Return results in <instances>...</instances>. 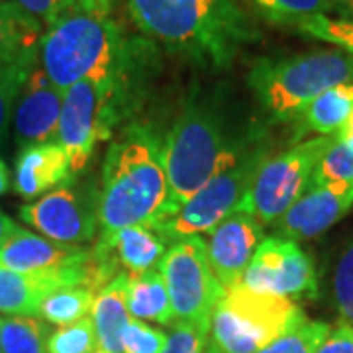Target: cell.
<instances>
[{
	"label": "cell",
	"instance_id": "cell-1",
	"mask_svg": "<svg viewBox=\"0 0 353 353\" xmlns=\"http://www.w3.org/2000/svg\"><path fill=\"white\" fill-rule=\"evenodd\" d=\"M138 30L167 53L222 71L259 38L238 0H126Z\"/></svg>",
	"mask_w": 353,
	"mask_h": 353
},
{
	"label": "cell",
	"instance_id": "cell-2",
	"mask_svg": "<svg viewBox=\"0 0 353 353\" xmlns=\"http://www.w3.org/2000/svg\"><path fill=\"white\" fill-rule=\"evenodd\" d=\"M167 192L163 141L150 124H130L104 157L99 194L101 236L128 226L159 224Z\"/></svg>",
	"mask_w": 353,
	"mask_h": 353
},
{
	"label": "cell",
	"instance_id": "cell-3",
	"mask_svg": "<svg viewBox=\"0 0 353 353\" xmlns=\"http://www.w3.org/2000/svg\"><path fill=\"white\" fill-rule=\"evenodd\" d=\"M134 63V43L112 16L67 12L39 39V67L63 92L81 81L112 75Z\"/></svg>",
	"mask_w": 353,
	"mask_h": 353
},
{
	"label": "cell",
	"instance_id": "cell-4",
	"mask_svg": "<svg viewBox=\"0 0 353 353\" xmlns=\"http://www.w3.org/2000/svg\"><path fill=\"white\" fill-rule=\"evenodd\" d=\"M243 148L230 143L212 110L192 102L176 116L163 139L167 202L161 222L175 216L220 171L240 159Z\"/></svg>",
	"mask_w": 353,
	"mask_h": 353
},
{
	"label": "cell",
	"instance_id": "cell-5",
	"mask_svg": "<svg viewBox=\"0 0 353 353\" xmlns=\"http://www.w3.org/2000/svg\"><path fill=\"white\" fill-rule=\"evenodd\" d=\"M353 83V55L341 50L310 51L255 61L248 85L271 122H294L324 90Z\"/></svg>",
	"mask_w": 353,
	"mask_h": 353
},
{
	"label": "cell",
	"instance_id": "cell-6",
	"mask_svg": "<svg viewBox=\"0 0 353 353\" xmlns=\"http://www.w3.org/2000/svg\"><path fill=\"white\" fill-rule=\"evenodd\" d=\"M306 320L296 301L257 294L238 285L216 304L206 353H257Z\"/></svg>",
	"mask_w": 353,
	"mask_h": 353
},
{
	"label": "cell",
	"instance_id": "cell-7",
	"mask_svg": "<svg viewBox=\"0 0 353 353\" xmlns=\"http://www.w3.org/2000/svg\"><path fill=\"white\" fill-rule=\"evenodd\" d=\"M134 65L112 75L81 81L63 92L57 143L67 153L75 175L87 167L97 145L110 138L118 124L126 106Z\"/></svg>",
	"mask_w": 353,
	"mask_h": 353
},
{
	"label": "cell",
	"instance_id": "cell-8",
	"mask_svg": "<svg viewBox=\"0 0 353 353\" xmlns=\"http://www.w3.org/2000/svg\"><path fill=\"white\" fill-rule=\"evenodd\" d=\"M332 141L334 136L303 139L265 159L238 212L253 216L261 226L277 224L279 218L310 189L316 163Z\"/></svg>",
	"mask_w": 353,
	"mask_h": 353
},
{
	"label": "cell",
	"instance_id": "cell-9",
	"mask_svg": "<svg viewBox=\"0 0 353 353\" xmlns=\"http://www.w3.org/2000/svg\"><path fill=\"white\" fill-rule=\"evenodd\" d=\"M267 159L263 145L245 150L240 159L214 175L175 216L155 224L153 230L165 241H181L210 234L222 220L238 212L259 167Z\"/></svg>",
	"mask_w": 353,
	"mask_h": 353
},
{
	"label": "cell",
	"instance_id": "cell-10",
	"mask_svg": "<svg viewBox=\"0 0 353 353\" xmlns=\"http://www.w3.org/2000/svg\"><path fill=\"white\" fill-rule=\"evenodd\" d=\"M157 269L169 292L175 322L210 326L216 304L226 290L212 273L204 238L192 236L175 241Z\"/></svg>",
	"mask_w": 353,
	"mask_h": 353
},
{
	"label": "cell",
	"instance_id": "cell-11",
	"mask_svg": "<svg viewBox=\"0 0 353 353\" xmlns=\"http://www.w3.org/2000/svg\"><path fill=\"white\" fill-rule=\"evenodd\" d=\"M243 289L296 301L318 296V275L312 257L301 243L277 236L263 238L240 283Z\"/></svg>",
	"mask_w": 353,
	"mask_h": 353
},
{
	"label": "cell",
	"instance_id": "cell-12",
	"mask_svg": "<svg viewBox=\"0 0 353 353\" xmlns=\"http://www.w3.org/2000/svg\"><path fill=\"white\" fill-rule=\"evenodd\" d=\"M18 216L48 240L81 245L97 236L99 201L73 185H65L24 204Z\"/></svg>",
	"mask_w": 353,
	"mask_h": 353
},
{
	"label": "cell",
	"instance_id": "cell-13",
	"mask_svg": "<svg viewBox=\"0 0 353 353\" xmlns=\"http://www.w3.org/2000/svg\"><path fill=\"white\" fill-rule=\"evenodd\" d=\"M65 287L102 289L92 255L85 265L59 273H16L0 267V314L38 316L41 301L53 290Z\"/></svg>",
	"mask_w": 353,
	"mask_h": 353
},
{
	"label": "cell",
	"instance_id": "cell-14",
	"mask_svg": "<svg viewBox=\"0 0 353 353\" xmlns=\"http://www.w3.org/2000/svg\"><path fill=\"white\" fill-rule=\"evenodd\" d=\"M61 106L63 90L51 85L38 61L14 108L12 128L18 150L57 141Z\"/></svg>",
	"mask_w": 353,
	"mask_h": 353
},
{
	"label": "cell",
	"instance_id": "cell-15",
	"mask_svg": "<svg viewBox=\"0 0 353 353\" xmlns=\"http://www.w3.org/2000/svg\"><path fill=\"white\" fill-rule=\"evenodd\" d=\"M206 253L216 281L224 290L236 289L263 241V226L245 212H234L208 234Z\"/></svg>",
	"mask_w": 353,
	"mask_h": 353
},
{
	"label": "cell",
	"instance_id": "cell-16",
	"mask_svg": "<svg viewBox=\"0 0 353 353\" xmlns=\"http://www.w3.org/2000/svg\"><path fill=\"white\" fill-rule=\"evenodd\" d=\"M353 183L310 187L279 218L277 238L292 241L312 240L328 232L352 210Z\"/></svg>",
	"mask_w": 353,
	"mask_h": 353
},
{
	"label": "cell",
	"instance_id": "cell-17",
	"mask_svg": "<svg viewBox=\"0 0 353 353\" xmlns=\"http://www.w3.org/2000/svg\"><path fill=\"white\" fill-rule=\"evenodd\" d=\"M90 259V250L48 240L26 228L16 232L0 250V267L16 273H59Z\"/></svg>",
	"mask_w": 353,
	"mask_h": 353
},
{
	"label": "cell",
	"instance_id": "cell-18",
	"mask_svg": "<svg viewBox=\"0 0 353 353\" xmlns=\"http://www.w3.org/2000/svg\"><path fill=\"white\" fill-rule=\"evenodd\" d=\"M73 179L71 161L57 141L30 145L18 152L14 165V192L24 201H34L51 190L71 185Z\"/></svg>",
	"mask_w": 353,
	"mask_h": 353
},
{
	"label": "cell",
	"instance_id": "cell-19",
	"mask_svg": "<svg viewBox=\"0 0 353 353\" xmlns=\"http://www.w3.org/2000/svg\"><path fill=\"white\" fill-rule=\"evenodd\" d=\"M167 241L148 226H128L112 234L99 236L92 252L108 257L118 269H124L130 277H138L157 269L163 259Z\"/></svg>",
	"mask_w": 353,
	"mask_h": 353
},
{
	"label": "cell",
	"instance_id": "cell-20",
	"mask_svg": "<svg viewBox=\"0 0 353 353\" xmlns=\"http://www.w3.org/2000/svg\"><path fill=\"white\" fill-rule=\"evenodd\" d=\"M126 283L128 273H120L94 296L90 320L94 324L99 352L124 353L122 334L132 320L126 304Z\"/></svg>",
	"mask_w": 353,
	"mask_h": 353
},
{
	"label": "cell",
	"instance_id": "cell-21",
	"mask_svg": "<svg viewBox=\"0 0 353 353\" xmlns=\"http://www.w3.org/2000/svg\"><path fill=\"white\" fill-rule=\"evenodd\" d=\"M353 112V83H341L316 97L303 112L299 114L296 136H336Z\"/></svg>",
	"mask_w": 353,
	"mask_h": 353
},
{
	"label": "cell",
	"instance_id": "cell-22",
	"mask_svg": "<svg viewBox=\"0 0 353 353\" xmlns=\"http://www.w3.org/2000/svg\"><path fill=\"white\" fill-rule=\"evenodd\" d=\"M126 304L130 316L141 322L150 320L161 326H171L175 322L171 299L159 269L148 271L138 277L128 275Z\"/></svg>",
	"mask_w": 353,
	"mask_h": 353
},
{
	"label": "cell",
	"instance_id": "cell-23",
	"mask_svg": "<svg viewBox=\"0 0 353 353\" xmlns=\"http://www.w3.org/2000/svg\"><path fill=\"white\" fill-rule=\"evenodd\" d=\"M43 26L10 2H0V67L39 51Z\"/></svg>",
	"mask_w": 353,
	"mask_h": 353
},
{
	"label": "cell",
	"instance_id": "cell-24",
	"mask_svg": "<svg viewBox=\"0 0 353 353\" xmlns=\"http://www.w3.org/2000/svg\"><path fill=\"white\" fill-rule=\"evenodd\" d=\"M97 290L88 287H65L48 294L38 308V316L57 328L85 320L92 312Z\"/></svg>",
	"mask_w": 353,
	"mask_h": 353
},
{
	"label": "cell",
	"instance_id": "cell-25",
	"mask_svg": "<svg viewBox=\"0 0 353 353\" xmlns=\"http://www.w3.org/2000/svg\"><path fill=\"white\" fill-rule=\"evenodd\" d=\"M50 326L36 316H2L0 320V352L48 353L46 343Z\"/></svg>",
	"mask_w": 353,
	"mask_h": 353
},
{
	"label": "cell",
	"instance_id": "cell-26",
	"mask_svg": "<svg viewBox=\"0 0 353 353\" xmlns=\"http://www.w3.org/2000/svg\"><path fill=\"white\" fill-rule=\"evenodd\" d=\"M39 61V51L28 53L14 63L0 67V150L8 136V128L12 126V116L16 102L24 88L28 77L36 69Z\"/></svg>",
	"mask_w": 353,
	"mask_h": 353
},
{
	"label": "cell",
	"instance_id": "cell-27",
	"mask_svg": "<svg viewBox=\"0 0 353 353\" xmlns=\"http://www.w3.org/2000/svg\"><path fill=\"white\" fill-rule=\"evenodd\" d=\"M340 0H253L267 22L279 26H301L310 18L330 14Z\"/></svg>",
	"mask_w": 353,
	"mask_h": 353
},
{
	"label": "cell",
	"instance_id": "cell-28",
	"mask_svg": "<svg viewBox=\"0 0 353 353\" xmlns=\"http://www.w3.org/2000/svg\"><path fill=\"white\" fill-rule=\"evenodd\" d=\"M353 183V150L338 136L316 163L310 187L347 185Z\"/></svg>",
	"mask_w": 353,
	"mask_h": 353
},
{
	"label": "cell",
	"instance_id": "cell-29",
	"mask_svg": "<svg viewBox=\"0 0 353 353\" xmlns=\"http://www.w3.org/2000/svg\"><path fill=\"white\" fill-rule=\"evenodd\" d=\"M334 303L338 308L341 324L353 326V236L341 245L338 261L334 267Z\"/></svg>",
	"mask_w": 353,
	"mask_h": 353
},
{
	"label": "cell",
	"instance_id": "cell-30",
	"mask_svg": "<svg viewBox=\"0 0 353 353\" xmlns=\"http://www.w3.org/2000/svg\"><path fill=\"white\" fill-rule=\"evenodd\" d=\"M330 330L332 326L326 322L306 320L299 328L290 330L257 353H314L320 343L326 340Z\"/></svg>",
	"mask_w": 353,
	"mask_h": 353
},
{
	"label": "cell",
	"instance_id": "cell-31",
	"mask_svg": "<svg viewBox=\"0 0 353 353\" xmlns=\"http://www.w3.org/2000/svg\"><path fill=\"white\" fill-rule=\"evenodd\" d=\"M296 30L308 38L326 41L353 55V18H334L330 14L306 20Z\"/></svg>",
	"mask_w": 353,
	"mask_h": 353
},
{
	"label": "cell",
	"instance_id": "cell-32",
	"mask_svg": "<svg viewBox=\"0 0 353 353\" xmlns=\"http://www.w3.org/2000/svg\"><path fill=\"white\" fill-rule=\"evenodd\" d=\"M48 353H97V334H94V324L90 316L63 328L51 330L48 343H46Z\"/></svg>",
	"mask_w": 353,
	"mask_h": 353
},
{
	"label": "cell",
	"instance_id": "cell-33",
	"mask_svg": "<svg viewBox=\"0 0 353 353\" xmlns=\"http://www.w3.org/2000/svg\"><path fill=\"white\" fill-rule=\"evenodd\" d=\"M167 341V334L152 328L150 324L132 318L122 334L124 353H161Z\"/></svg>",
	"mask_w": 353,
	"mask_h": 353
},
{
	"label": "cell",
	"instance_id": "cell-34",
	"mask_svg": "<svg viewBox=\"0 0 353 353\" xmlns=\"http://www.w3.org/2000/svg\"><path fill=\"white\" fill-rule=\"evenodd\" d=\"M210 326L176 322L167 336L161 353H206Z\"/></svg>",
	"mask_w": 353,
	"mask_h": 353
},
{
	"label": "cell",
	"instance_id": "cell-35",
	"mask_svg": "<svg viewBox=\"0 0 353 353\" xmlns=\"http://www.w3.org/2000/svg\"><path fill=\"white\" fill-rule=\"evenodd\" d=\"M0 2H10L14 6H18L20 10L36 18L39 24L43 26V30H48L63 14H67L63 0H0Z\"/></svg>",
	"mask_w": 353,
	"mask_h": 353
},
{
	"label": "cell",
	"instance_id": "cell-36",
	"mask_svg": "<svg viewBox=\"0 0 353 353\" xmlns=\"http://www.w3.org/2000/svg\"><path fill=\"white\" fill-rule=\"evenodd\" d=\"M314 353H353V326L338 324Z\"/></svg>",
	"mask_w": 353,
	"mask_h": 353
},
{
	"label": "cell",
	"instance_id": "cell-37",
	"mask_svg": "<svg viewBox=\"0 0 353 353\" xmlns=\"http://www.w3.org/2000/svg\"><path fill=\"white\" fill-rule=\"evenodd\" d=\"M116 0H63L67 12H87L110 16Z\"/></svg>",
	"mask_w": 353,
	"mask_h": 353
},
{
	"label": "cell",
	"instance_id": "cell-38",
	"mask_svg": "<svg viewBox=\"0 0 353 353\" xmlns=\"http://www.w3.org/2000/svg\"><path fill=\"white\" fill-rule=\"evenodd\" d=\"M16 228H18V224L14 222L12 218L6 214V212L0 210V250H2V245L8 241V238L16 232Z\"/></svg>",
	"mask_w": 353,
	"mask_h": 353
},
{
	"label": "cell",
	"instance_id": "cell-39",
	"mask_svg": "<svg viewBox=\"0 0 353 353\" xmlns=\"http://www.w3.org/2000/svg\"><path fill=\"white\" fill-rule=\"evenodd\" d=\"M10 190V169L4 159H0V196Z\"/></svg>",
	"mask_w": 353,
	"mask_h": 353
},
{
	"label": "cell",
	"instance_id": "cell-40",
	"mask_svg": "<svg viewBox=\"0 0 353 353\" xmlns=\"http://www.w3.org/2000/svg\"><path fill=\"white\" fill-rule=\"evenodd\" d=\"M336 136H353V112H352V116H350V120L345 122V126L341 128Z\"/></svg>",
	"mask_w": 353,
	"mask_h": 353
},
{
	"label": "cell",
	"instance_id": "cell-41",
	"mask_svg": "<svg viewBox=\"0 0 353 353\" xmlns=\"http://www.w3.org/2000/svg\"><path fill=\"white\" fill-rule=\"evenodd\" d=\"M0 320H2V316H0ZM0 353H2V352H0Z\"/></svg>",
	"mask_w": 353,
	"mask_h": 353
},
{
	"label": "cell",
	"instance_id": "cell-42",
	"mask_svg": "<svg viewBox=\"0 0 353 353\" xmlns=\"http://www.w3.org/2000/svg\"><path fill=\"white\" fill-rule=\"evenodd\" d=\"M97 353H104V352H97Z\"/></svg>",
	"mask_w": 353,
	"mask_h": 353
}]
</instances>
